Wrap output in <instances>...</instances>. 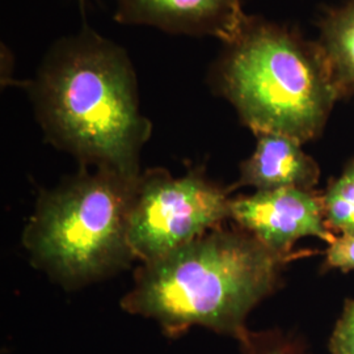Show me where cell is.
I'll return each instance as SVG.
<instances>
[{
	"label": "cell",
	"mask_w": 354,
	"mask_h": 354,
	"mask_svg": "<svg viewBox=\"0 0 354 354\" xmlns=\"http://www.w3.org/2000/svg\"><path fill=\"white\" fill-rule=\"evenodd\" d=\"M48 140L83 167L138 177L151 122L127 51L91 29L53 45L28 84Z\"/></svg>",
	"instance_id": "6da1fadb"
},
{
	"label": "cell",
	"mask_w": 354,
	"mask_h": 354,
	"mask_svg": "<svg viewBox=\"0 0 354 354\" xmlns=\"http://www.w3.org/2000/svg\"><path fill=\"white\" fill-rule=\"evenodd\" d=\"M299 256L276 252L238 226H221L142 264L121 307L155 320L169 337L203 327L241 342L250 313L277 290L285 266Z\"/></svg>",
	"instance_id": "7a4b0ae2"
},
{
	"label": "cell",
	"mask_w": 354,
	"mask_h": 354,
	"mask_svg": "<svg viewBox=\"0 0 354 354\" xmlns=\"http://www.w3.org/2000/svg\"><path fill=\"white\" fill-rule=\"evenodd\" d=\"M215 92L232 104L253 134L315 140L342 95L317 42L248 17L210 71Z\"/></svg>",
	"instance_id": "3957f363"
},
{
	"label": "cell",
	"mask_w": 354,
	"mask_h": 354,
	"mask_svg": "<svg viewBox=\"0 0 354 354\" xmlns=\"http://www.w3.org/2000/svg\"><path fill=\"white\" fill-rule=\"evenodd\" d=\"M137 178L82 165L42 192L23 236L33 266L68 290L129 266L136 260L129 223Z\"/></svg>",
	"instance_id": "277c9868"
},
{
	"label": "cell",
	"mask_w": 354,
	"mask_h": 354,
	"mask_svg": "<svg viewBox=\"0 0 354 354\" xmlns=\"http://www.w3.org/2000/svg\"><path fill=\"white\" fill-rule=\"evenodd\" d=\"M228 192L207 178L203 167L178 177L165 168L140 172L129 223L136 259L151 263L223 226L230 219Z\"/></svg>",
	"instance_id": "5b68a950"
},
{
	"label": "cell",
	"mask_w": 354,
	"mask_h": 354,
	"mask_svg": "<svg viewBox=\"0 0 354 354\" xmlns=\"http://www.w3.org/2000/svg\"><path fill=\"white\" fill-rule=\"evenodd\" d=\"M230 219L270 250L292 254L297 241L314 236L329 244L335 234L329 230L322 196L299 188L256 190L231 198Z\"/></svg>",
	"instance_id": "8992f818"
},
{
	"label": "cell",
	"mask_w": 354,
	"mask_h": 354,
	"mask_svg": "<svg viewBox=\"0 0 354 354\" xmlns=\"http://www.w3.org/2000/svg\"><path fill=\"white\" fill-rule=\"evenodd\" d=\"M250 16L241 0H117L115 20L188 36H213L223 44L241 33Z\"/></svg>",
	"instance_id": "52a82bcc"
},
{
	"label": "cell",
	"mask_w": 354,
	"mask_h": 354,
	"mask_svg": "<svg viewBox=\"0 0 354 354\" xmlns=\"http://www.w3.org/2000/svg\"><path fill=\"white\" fill-rule=\"evenodd\" d=\"M252 155L241 165L238 181L230 189L299 188L314 190L320 177L317 162L302 150V143L274 133H257Z\"/></svg>",
	"instance_id": "ba28073f"
},
{
	"label": "cell",
	"mask_w": 354,
	"mask_h": 354,
	"mask_svg": "<svg viewBox=\"0 0 354 354\" xmlns=\"http://www.w3.org/2000/svg\"><path fill=\"white\" fill-rule=\"evenodd\" d=\"M317 44L328 59L342 97H354V0L323 19Z\"/></svg>",
	"instance_id": "9c48e42d"
},
{
	"label": "cell",
	"mask_w": 354,
	"mask_h": 354,
	"mask_svg": "<svg viewBox=\"0 0 354 354\" xmlns=\"http://www.w3.org/2000/svg\"><path fill=\"white\" fill-rule=\"evenodd\" d=\"M326 223L336 235H354V158L322 194Z\"/></svg>",
	"instance_id": "30bf717a"
},
{
	"label": "cell",
	"mask_w": 354,
	"mask_h": 354,
	"mask_svg": "<svg viewBox=\"0 0 354 354\" xmlns=\"http://www.w3.org/2000/svg\"><path fill=\"white\" fill-rule=\"evenodd\" d=\"M241 344V354H307L299 337L279 329L248 332Z\"/></svg>",
	"instance_id": "8fae6325"
},
{
	"label": "cell",
	"mask_w": 354,
	"mask_h": 354,
	"mask_svg": "<svg viewBox=\"0 0 354 354\" xmlns=\"http://www.w3.org/2000/svg\"><path fill=\"white\" fill-rule=\"evenodd\" d=\"M330 354H354V301H348L329 342Z\"/></svg>",
	"instance_id": "7c38bea8"
},
{
	"label": "cell",
	"mask_w": 354,
	"mask_h": 354,
	"mask_svg": "<svg viewBox=\"0 0 354 354\" xmlns=\"http://www.w3.org/2000/svg\"><path fill=\"white\" fill-rule=\"evenodd\" d=\"M326 266L342 272L354 270V235H336L326 251Z\"/></svg>",
	"instance_id": "4fadbf2b"
}]
</instances>
